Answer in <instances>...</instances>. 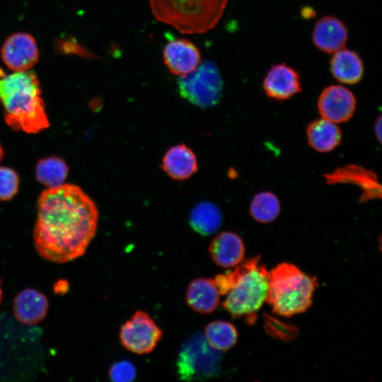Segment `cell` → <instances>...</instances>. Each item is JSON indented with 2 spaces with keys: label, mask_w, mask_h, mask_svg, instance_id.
Wrapping results in <instances>:
<instances>
[{
  "label": "cell",
  "mask_w": 382,
  "mask_h": 382,
  "mask_svg": "<svg viewBox=\"0 0 382 382\" xmlns=\"http://www.w3.org/2000/svg\"><path fill=\"white\" fill-rule=\"evenodd\" d=\"M48 301L40 291L28 288L19 292L14 299L13 313L21 323L34 325L46 316Z\"/></svg>",
  "instance_id": "cell-16"
},
{
  "label": "cell",
  "mask_w": 382,
  "mask_h": 382,
  "mask_svg": "<svg viewBox=\"0 0 382 382\" xmlns=\"http://www.w3.org/2000/svg\"><path fill=\"white\" fill-rule=\"evenodd\" d=\"M249 209L251 216L256 221L267 224L274 221L279 215L281 205L276 195L265 191L253 197Z\"/></svg>",
  "instance_id": "cell-24"
},
{
  "label": "cell",
  "mask_w": 382,
  "mask_h": 382,
  "mask_svg": "<svg viewBox=\"0 0 382 382\" xmlns=\"http://www.w3.org/2000/svg\"><path fill=\"white\" fill-rule=\"evenodd\" d=\"M228 0H150L156 19L184 34L206 33L221 19Z\"/></svg>",
  "instance_id": "cell-5"
},
{
  "label": "cell",
  "mask_w": 382,
  "mask_h": 382,
  "mask_svg": "<svg viewBox=\"0 0 382 382\" xmlns=\"http://www.w3.org/2000/svg\"><path fill=\"white\" fill-rule=\"evenodd\" d=\"M306 137L313 149L320 153H327L340 144L342 132L336 123L321 117L308 124Z\"/></svg>",
  "instance_id": "cell-20"
},
{
  "label": "cell",
  "mask_w": 382,
  "mask_h": 382,
  "mask_svg": "<svg viewBox=\"0 0 382 382\" xmlns=\"http://www.w3.org/2000/svg\"><path fill=\"white\" fill-rule=\"evenodd\" d=\"M221 352L214 349L204 334L192 335L181 347L177 361V372L183 381H199L217 376L221 366Z\"/></svg>",
  "instance_id": "cell-6"
},
{
  "label": "cell",
  "mask_w": 382,
  "mask_h": 382,
  "mask_svg": "<svg viewBox=\"0 0 382 382\" xmlns=\"http://www.w3.org/2000/svg\"><path fill=\"white\" fill-rule=\"evenodd\" d=\"M4 156V149H3L2 146H1V145L0 144V161L3 158Z\"/></svg>",
  "instance_id": "cell-30"
},
{
  "label": "cell",
  "mask_w": 382,
  "mask_h": 382,
  "mask_svg": "<svg viewBox=\"0 0 382 382\" xmlns=\"http://www.w3.org/2000/svg\"><path fill=\"white\" fill-rule=\"evenodd\" d=\"M37 211L33 240L43 259L63 263L85 253L96 232L98 211L79 187H49L40 195Z\"/></svg>",
  "instance_id": "cell-1"
},
{
  "label": "cell",
  "mask_w": 382,
  "mask_h": 382,
  "mask_svg": "<svg viewBox=\"0 0 382 382\" xmlns=\"http://www.w3.org/2000/svg\"><path fill=\"white\" fill-rule=\"evenodd\" d=\"M318 285L315 277L308 275L291 263L283 262L269 272V291L265 301L275 314L291 317L311 307Z\"/></svg>",
  "instance_id": "cell-4"
},
{
  "label": "cell",
  "mask_w": 382,
  "mask_h": 382,
  "mask_svg": "<svg viewBox=\"0 0 382 382\" xmlns=\"http://www.w3.org/2000/svg\"><path fill=\"white\" fill-rule=\"evenodd\" d=\"M162 169L171 178L183 180L190 178L198 169L194 152L185 144L170 147L164 154Z\"/></svg>",
  "instance_id": "cell-19"
},
{
  "label": "cell",
  "mask_w": 382,
  "mask_h": 382,
  "mask_svg": "<svg viewBox=\"0 0 382 382\" xmlns=\"http://www.w3.org/2000/svg\"><path fill=\"white\" fill-rule=\"evenodd\" d=\"M1 55L4 64L15 71L29 70L38 60L35 38L25 33L10 35L4 42Z\"/></svg>",
  "instance_id": "cell-11"
},
{
  "label": "cell",
  "mask_w": 382,
  "mask_h": 382,
  "mask_svg": "<svg viewBox=\"0 0 382 382\" xmlns=\"http://www.w3.org/2000/svg\"><path fill=\"white\" fill-rule=\"evenodd\" d=\"M204 335L210 346L220 352L235 346L238 337L237 329L232 323L220 320L208 323Z\"/></svg>",
  "instance_id": "cell-22"
},
{
  "label": "cell",
  "mask_w": 382,
  "mask_h": 382,
  "mask_svg": "<svg viewBox=\"0 0 382 382\" xmlns=\"http://www.w3.org/2000/svg\"><path fill=\"white\" fill-rule=\"evenodd\" d=\"M19 178L16 171L0 166V200L11 199L18 192Z\"/></svg>",
  "instance_id": "cell-25"
},
{
  "label": "cell",
  "mask_w": 382,
  "mask_h": 382,
  "mask_svg": "<svg viewBox=\"0 0 382 382\" xmlns=\"http://www.w3.org/2000/svg\"><path fill=\"white\" fill-rule=\"evenodd\" d=\"M374 133L376 139L381 142V116H379L376 120L374 125Z\"/></svg>",
  "instance_id": "cell-28"
},
{
  "label": "cell",
  "mask_w": 382,
  "mask_h": 382,
  "mask_svg": "<svg viewBox=\"0 0 382 382\" xmlns=\"http://www.w3.org/2000/svg\"><path fill=\"white\" fill-rule=\"evenodd\" d=\"M209 251L214 263L222 267H233L243 261L245 245L236 233L223 231L211 241Z\"/></svg>",
  "instance_id": "cell-15"
},
{
  "label": "cell",
  "mask_w": 382,
  "mask_h": 382,
  "mask_svg": "<svg viewBox=\"0 0 382 382\" xmlns=\"http://www.w3.org/2000/svg\"><path fill=\"white\" fill-rule=\"evenodd\" d=\"M214 282L221 296H226L223 308L233 318L245 316L253 324L256 312L266 301L269 291V272L257 256L241 262L235 270L216 275Z\"/></svg>",
  "instance_id": "cell-3"
},
{
  "label": "cell",
  "mask_w": 382,
  "mask_h": 382,
  "mask_svg": "<svg viewBox=\"0 0 382 382\" xmlns=\"http://www.w3.org/2000/svg\"><path fill=\"white\" fill-rule=\"evenodd\" d=\"M266 320L267 332L281 340H292L296 335L297 329L289 325L277 320L273 318L268 316Z\"/></svg>",
  "instance_id": "cell-27"
},
{
  "label": "cell",
  "mask_w": 382,
  "mask_h": 382,
  "mask_svg": "<svg viewBox=\"0 0 382 382\" xmlns=\"http://www.w3.org/2000/svg\"><path fill=\"white\" fill-rule=\"evenodd\" d=\"M163 58L172 74L184 76L197 68L201 54L198 47L189 40L172 38L163 47Z\"/></svg>",
  "instance_id": "cell-12"
},
{
  "label": "cell",
  "mask_w": 382,
  "mask_h": 382,
  "mask_svg": "<svg viewBox=\"0 0 382 382\" xmlns=\"http://www.w3.org/2000/svg\"><path fill=\"white\" fill-rule=\"evenodd\" d=\"M161 329L146 312L137 311L120 328L119 338L127 350L144 354L151 352L162 337Z\"/></svg>",
  "instance_id": "cell-8"
},
{
  "label": "cell",
  "mask_w": 382,
  "mask_h": 382,
  "mask_svg": "<svg viewBox=\"0 0 382 382\" xmlns=\"http://www.w3.org/2000/svg\"><path fill=\"white\" fill-rule=\"evenodd\" d=\"M222 215L219 209L211 202H202L197 205L190 215L192 228L201 235L214 233L221 226Z\"/></svg>",
  "instance_id": "cell-21"
},
{
  "label": "cell",
  "mask_w": 382,
  "mask_h": 382,
  "mask_svg": "<svg viewBox=\"0 0 382 382\" xmlns=\"http://www.w3.org/2000/svg\"><path fill=\"white\" fill-rule=\"evenodd\" d=\"M348 37V30L345 23L332 16H323L318 20L311 33L315 47L328 54L344 48Z\"/></svg>",
  "instance_id": "cell-14"
},
{
  "label": "cell",
  "mask_w": 382,
  "mask_h": 382,
  "mask_svg": "<svg viewBox=\"0 0 382 382\" xmlns=\"http://www.w3.org/2000/svg\"><path fill=\"white\" fill-rule=\"evenodd\" d=\"M262 88L266 96L275 100H286L301 91L298 71L285 63L273 64L267 71Z\"/></svg>",
  "instance_id": "cell-13"
},
{
  "label": "cell",
  "mask_w": 382,
  "mask_h": 382,
  "mask_svg": "<svg viewBox=\"0 0 382 382\" xmlns=\"http://www.w3.org/2000/svg\"><path fill=\"white\" fill-rule=\"evenodd\" d=\"M68 173L66 163L57 156L41 158L36 165L35 175L37 181L48 188L64 184Z\"/></svg>",
  "instance_id": "cell-23"
},
{
  "label": "cell",
  "mask_w": 382,
  "mask_h": 382,
  "mask_svg": "<svg viewBox=\"0 0 382 382\" xmlns=\"http://www.w3.org/2000/svg\"><path fill=\"white\" fill-rule=\"evenodd\" d=\"M354 93L341 85H330L320 93L317 108L321 117L336 124L349 120L356 110Z\"/></svg>",
  "instance_id": "cell-9"
},
{
  "label": "cell",
  "mask_w": 382,
  "mask_h": 382,
  "mask_svg": "<svg viewBox=\"0 0 382 382\" xmlns=\"http://www.w3.org/2000/svg\"><path fill=\"white\" fill-rule=\"evenodd\" d=\"M326 183L353 184L361 190L360 202L381 197V186L376 173L370 170L355 164H349L336 168L324 175Z\"/></svg>",
  "instance_id": "cell-10"
},
{
  "label": "cell",
  "mask_w": 382,
  "mask_h": 382,
  "mask_svg": "<svg viewBox=\"0 0 382 382\" xmlns=\"http://www.w3.org/2000/svg\"><path fill=\"white\" fill-rule=\"evenodd\" d=\"M178 87L180 96L190 103L209 108L219 103L223 82L216 66L207 61L189 74L180 76Z\"/></svg>",
  "instance_id": "cell-7"
},
{
  "label": "cell",
  "mask_w": 382,
  "mask_h": 382,
  "mask_svg": "<svg viewBox=\"0 0 382 382\" xmlns=\"http://www.w3.org/2000/svg\"><path fill=\"white\" fill-rule=\"evenodd\" d=\"M108 374L114 382H131L136 378L137 372L132 363L123 360L113 364Z\"/></svg>",
  "instance_id": "cell-26"
},
{
  "label": "cell",
  "mask_w": 382,
  "mask_h": 382,
  "mask_svg": "<svg viewBox=\"0 0 382 382\" xmlns=\"http://www.w3.org/2000/svg\"><path fill=\"white\" fill-rule=\"evenodd\" d=\"M332 54L330 70L337 81L347 85L357 84L361 81L364 66L361 58L356 52L344 47Z\"/></svg>",
  "instance_id": "cell-17"
},
{
  "label": "cell",
  "mask_w": 382,
  "mask_h": 382,
  "mask_svg": "<svg viewBox=\"0 0 382 382\" xmlns=\"http://www.w3.org/2000/svg\"><path fill=\"white\" fill-rule=\"evenodd\" d=\"M68 286L66 284V281H59L54 286V290L55 291H59V293L61 291H65L66 288H67Z\"/></svg>",
  "instance_id": "cell-29"
},
{
  "label": "cell",
  "mask_w": 382,
  "mask_h": 382,
  "mask_svg": "<svg viewBox=\"0 0 382 382\" xmlns=\"http://www.w3.org/2000/svg\"><path fill=\"white\" fill-rule=\"evenodd\" d=\"M1 299H2V291L0 286V303H1Z\"/></svg>",
  "instance_id": "cell-31"
},
{
  "label": "cell",
  "mask_w": 382,
  "mask_h": 382,
  "mask_svg": "<svg viewBox=\"0 0 382 382\" xmlns=\"http://www.w3.org/2000/svg\"><path fill=\"white\" fill-rule=\"evenodd\" d=\"M0 101L6 123L16 131L38 133L50 126L35 72L15 71L0 79Z\"/></svg>",
  "instance_id": "cell-2"
},
{
  "label": "cell",
  "mask_w": 382,
  "mask_h": 382,
  "mask_svg": "<svg viewBox=\"0 0 382 382\" xmlns=\"http://www.w3.org/2000/svg\"><path fill=\"white\" fill-rule=\"evenodd\" d=\"M220 296L214 279L207 278L192 280L185 294L187 305L193 311L202 314L214 311L219 304Z\"/></svg>",
  "instance_id": "cell-18"
}]
</instances>
